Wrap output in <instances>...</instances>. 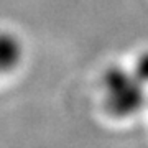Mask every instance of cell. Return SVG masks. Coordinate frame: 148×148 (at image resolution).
Returning <instances> with one entry per match:
<instances>
[{"label": "cell", "mask_w": 148, "mask_h": 148, "mask_svg": "<svg viewBox=\"0 0 148 148\" xmlns=\"http://www.w3.org/2000/svg\"><path fill=\"white\" fill-rule=\"evenodd\" d=\"M106 109L114 117H132L147 104L145 84L120 66H112L104 74Z\"/></svg>", "instance_id": "1"}, {"label": "cell", "mask_w": 148, "mask_h": 148, "mask_svg": "<svg viewBox=\"0 0 148 148\" xmlns=\"http://www.w3.org/2000/svg\"><path fill=\"white\" fill-rule=\"evenodd\" d=\"M23 49L18 38L12 33L0 32V74H8L21 63Z\"/></svg>", "instance_id": "2"}, {"label": "cell", "mask_w": 148, "mask_h": 148, "mask_svg": "<svg viewBox=\"0 0 148 148\" xmlns=\"http://www.w3.org/2000/svg\"><path fill=\"white\" fill-rule=\"evenodd\" d=\"M133 74H135L145 86L148 84V51L138 56L137 63L133 66Z\"/></svg>", "instance_id": "3"}]
</instances>
